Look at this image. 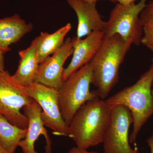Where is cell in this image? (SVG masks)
<instances>
[{"mask_svg":"<svg viewBox=\"0 0 153 153\" xmlns=\"http://www.w3.org/2000/svg\"><path fill=\"white\" fill-rule=\"evenodd\" d=\"M112 109L98 97L80 107L68 126L69 137L76 146L87 149L102 143Z\"/></svg>","mask_w":153,"mask_h":153,"instance_id":"6da1fadb","label":"cell"},{"mask_svg":"<svg viewBox=\"0 0 153 153\" xmlns=\"http://www.w3.org/2000/svg\"><path fill=\"white\" fill-rule=\"evenodd\" d=\"M132 44L118 35L105 36L100 49L90 62L91 84L97 97L105 99L118 82L119 69Z\"/></svg>","mask_w":153,"mask_h":153,"instance_id":"7a4b0ae2","label":"cell"},{"mask_svg":"<svg viewBox=\"0 0 153 153\" xmlns=\"http://www.w3.org/2000/svg\"><path fill=\"white\" fill-rule=\"evenodd\" d=\"M153 69L151 66L133 85L125 88L105 100L111 108L123 105L130 111L133 126L129 138L130 143H135L142 128L153 114Z\"/></svg>","mask_w":153,"mask_h":153,"instance_id":"3957f363","label":"cell"},{"mask_svg":"<svg viewBox=\"0 0 153 153\" xmlns=\"http://www.w3.org/2000/svg\"><path fill=\"white\" fill-rule=\"evenodd\" d=\"M92 69L90 63L85 64L64 81L59 92L61 115L68 126L80 107L97 97L96 90L91 91Z\"/></svg>","mask_w":153,"mask_h":153,"instance_id":"277c9868","label":"cell"},{"mask_svg":"<svg viewBox=\"0 0 153 153\" xmlns=\"http://www.w3.org/2000/svg\"><path fill=\"white\" fill-rule=\"evenodd\" d=\"M148 0H140L135 4H123L118 3L110 14L108 21L105 22V36L118 35L125 41L139 46L141 44L143 25L140 14Z\"/></svg>","mask_w":153,"mask_h":153,"instance_id":"5b68a950","label":"cell"},{"mask_svg":"<svg viewBox=\"0 0 153 153\" xmlns=\"http://www.w3.org/2000/svg\"><path fill=\"white\" fill-rule=\"evenodd\" d=\"M26 87L18 84L8 71H0V114L21 128H28V118L21 110L33 100Z\"/></svg>","mask_w":153,"mask_h":153,"instance_id":"8992f818","label":"cell"},{"mask_svg":"<svg viewBox=\"0 0 153 153\" xmlns=\"http://www.w3.org/2000/svg\"><path fill=\"white\" fill-rule=\"evenodd\" d=\"M26 90L28 95L41 107L44 126L51 129L54 134L69 137L68 126L60 112L58 90L34 82L26 87Z\"/></svg>","mask_w":153,"mask_h":153,"instance_id":"52a82bcc","label":"cell"},{"mask_svg":"<svg viewBox=\"0 0 153 153\" xmlns=\"http://www.w3.org/2000/svg\"><path fill=\"white\" fill-rule=\"evenodd\" d=\"M132 123L131 113L127 107L117 105L113 108L102 142L104 153H139L129 144V130Z\"/></svg>","mask_w":153,"mask_h":153,"instance_id":"ba28073f","label":"cell"},{"mask_svg":"<svg viewBox=\"0 0 153 153\" xmlns=\"http://www.w3.org/2000/svg\"><path fill=\"white\" fill-rule=\"evenodd\" d=\"M73 52L72 38H67L62 46L51 57L49 56L39 64L34 82L59 90L64 82L63 79V65Z\"/></svg>","mask_w":153,"mask_h":153,"instance_id":"9c48e42d","label":"cell"},{"mask_svg":"<svg viewBox=\"0 0 153 153\" xmlns=\"http://www.w3.org/2000/svg\"><path fill=\"white\" fill-rule=\"evenodd\" d=\"M105 36L102 31H94L84 39L72 38L73 56L69 65L63 70V81L67 80L82 66L90 63L100 49Z\"/></svg>","mask_w":153,"mask_h":153,"instance_id":"30bf717a","label":"cell"},{"mask_svg":"<svg viewBox=\"0 0 153 153\" xmlns=\"http://www.w3.org/2000/svg\"><path fill=\"white\" fill-rule=\"evenodd\" d=\"M23 108L29 123L26 137L19 145L23 153H38L35 150V142L41 135H43L46 142V153H52V141L41 119V107L33 100L32 102Z\"/></svg>","mask_w":153,"mask_h":153,"instance_id":"8fae6325","label":"cell"},{"mask_svg":"<svg viewBox=\"0 0 153 153\" xmlns=\"http://www.w3.org/2000/svg\"><path fill=\"white\" fill-rule=\"evenodd\" d=\"M78 19L76 38L81 39L94 31H102L105 22L96 8V3L82 0H66Z\"/></svg>","mask_w":153,"mask_h":153,"instance_id":"7c38bea8","label":"cell"},{"mask_svg":"<svg viewBox=\"0 0 153 153\" xmlns=\"http://www.w3.org/2000/svg\"><path fill=\"white\" fill-rule=\"evenodd\" d=\"M33 28L17 14L0 19V50L4 53L10 50V46L18 42Z\"/></svg>","mask_w":153,"mask_h":153,"instance_id":"4fadbf2b","label":"cell"},{"mask_svg":"<svg viewBox=\"0 0 153 153\" xmlns=\"http://www.w3.org/2000/svg\"><path fill=\"white\" fill-rule=\"evenodd\" d=\"M36 38L30 47L19 52L20 59L16 71L12 75L18 84L27 87L34 82V78L39 67V63L36 52Z\"/></svg>","mask_w":153,"mask_h":153,"instance_id":"5bb4252c","label":"cell"},{"mask_svg":"<svg viewBox=\"0 0 153 153\" xmlns=\"http://www.w3.org/2000/svg\"><path fill=\"white\" fill-rule=\"evenodd\" d=\"M71 29V24L68 23L55 33L41 32L40 36L36 37V52L40 64L62 46L64 38Z\"/></svg>","mask_w":153,"mask_h":153,"instance_id":"9a60e30c","label":"cell"},{"mask_svg":"<svg viewBox=\"0 0 153 153\" xmlns=\"http://www.w3.org/2000/svg\"><path fill=\"white\" fill-rule=\"evenodd\" d=\"M27 132V129L14 125L0 114V146L7 152L15 153Z\"/></svg>","mask_w":153,"mask_h":153,"instance_id":"2e32d148","label":"cell"},{"mask_svg":"<svg viewBox=\"0 0 153 153\" xmlns=\"http://www.w3.org/2000/svg\"><path fill=\"white\" fill-rule=\"evenodd\" d=\"M141 44L153 53V22L143 25Z\"/></svg>","mask_w":153,"mask_h":153,"instance_id":"e0dca14e","label":"cell"},{"mask_svg":"<svg viewBox=\"0 0 153 153\" xmlns=\"http://www.w3.org/2000/svg\"><path fill=\"white\" fill-rule=\"evenodd\" d=\"M140 20L143 25L153 22V0L147 3L140 16Z\"/></svg>","mask_w":153,"mask_h":153,"instance_id":"ac0fdd59","label":"cell"},{"mask_svg":"<svg viewBox=\"0 0 153 153\" xmlns=\"http://www.w3.org/2000/svg\"><path fill=\"white\" fill-rule=\"evenodd\" d=\"M67 153H99L96 152H88L87 149H81L77 146L71 148Z\"/></svg>","mask_w":153,"mask_h":153,"instance_id":"d6986e66","label":"cell"},{"mask_svg":"<svg viewBox=\"0 0 153 153\" xmlns=\"http://www.w3.org/2000/svg\"><path fill=\"white\" fill-rule=\"evenodd\" d=\"M4 53L0 50V71H4Z\"/></svg>","mask_w":153,"mask_h":153,"instance_id":"ffe728a7","label":"cell"},{"mask_svg":"<svg viewBox=\"0 0 153 153\" xmlns=\"http://www.w3.org/2000/svg\"><path fill=\"white\" fill-rule=\"evenodd\" d=\"M147 143L150 149L151 153H153V134L147 140Z\"/></svg>","mask_w":153,"mask_h":153,"instance_id":"44dd1931","label":"cell"},{"mask_svg":"<svg viewBox=\"0 0 153 153\" xmlns=\"http://www.w3.org/2000/svg\"><path fill=\"white\" fill-rule=\"evenodd\" d=\"M117 2L120 4H129L134 3L136 0H115Z\"/></svg>","mask_w":153,"mask_h":153,"instance_id":"7402d4cb","label":"cell"},{"mask_svg":"<svg viewBox=\"0 0 153 153\" xmlns=\"http://www.w3.org/2000/svg\"><path fill=\"white\" fill-rule=\"evenodd\" d=\"M84 1L87 2L91 3H96L97 1L99 0H82ZM108 1H110L112 2H116L115 0H108Z\"/></svg>","mask_w":153,"mask_h":153,"instance_id":"603a6c76","label":"cell"},{"mask_svg":"<svg viewBox=\"0 0 153 153\" xmlns=\"http://www.w3.org/2000/svg\"><path fill=\"white\" fill-rule=\"evenodd\" d=\"M0 153H8L7 152H6V151H5L4 150V149L1 147V146H0Z\"/></svg>","mask_w":153,"mask_h":153,"instance_id":"cb8c5ba5","label":"cell"},{"mask_svg":"<svg viewBox=\"0 0 153 153\" xmlns=\"http://www.w3.org/2000/svg\"><path fill=\"white\" fill-rule=\"evenodd\" d=\"M152 66H152V68L153 69V58H152ZM152 87H153V78L152 82Z\"/></svg>","mask_w":153,"mask_h":153,"instance_id":"d4e9b609","label":"cell"},{"mask_svg":"<svg viewBox=\"0 0 153 153\" xmlns=\"http://www.w3.org/2000/svg\"><path fill=\"white\" fill-rule=\"evenodd\" d=\"M152 95H153V89L152 90Z\"/></svg>","mask_w":153,"mask_h":153,"instance_id":"484cf974","label":"cell"}]
</instances>
